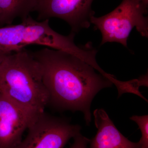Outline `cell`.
Masks as SVG:
<instances>
[{
  "label": "cell",
  "mask_w": 148,
  "mask_h": 148,
  "mask_svg": "<svg viewBox=\"0 0 148 148\" xmlns=\"http://www.w3.org/2000/svg\"><path fill=\"white\" fill-rule=\"evenodd\" d=\"M12 53H8L5 52L2 50L0 49V64L3 61V60L7 56Z\"/></svg>",
  "instance_id": "cell-12"
},
{
  "label": "cell",
  "mask_w": 148,
  "mask_h": 148,
  "mask_svg": "<svg viewBox=\"0 0 148 148\" xmlns=\"http://www.w3.org/2000/svg\"><path fill=\"white\" fill-rule=\"evenodd\" d=\"M27 129L26 138L14 148H64L71 138L80 133L81 127L44 112Z\"/></svg>",
  "instance_id": "cell-5"
},
{
  "label": "cell",
  "mask_w": 148,
  "mask_h": 148,
  "mask_svg": "<svg viewBox=\"0 0 148 148\" xmlns=\"http://www.w3.org/2000/svg\"><path fill=\"white\" fill-rule=\"evenodd\" d=\"M93 116L98 130L90 148H142L139 141L132 142L121 133L104 110L96 109Z\"/></svg>",
  "instance_id": "cell-8"
},
{
  "label": "cell",
  "mask_w": 148,
  "mask_h": 148,
  "mask_svg": "<svg viewBox=\"0 0 148 148\" xmlns=\"http://www.w3.org/2000/svg\"><path fill=\"white\" fill-rule=\"evenodd\" d=\"M33 119L0 92V148H14Z\"/></svg>",
  "instance_id": "cell-7"
},
{
  "label": "cell",
  "mask_w": 148,
  "mask_h": 148,
  "mask_svg": "<svg viewBox=\"0 0 148 148\" xmlns=\"http://www.w3.org/2000/svg\"><path fill=\"white\" fill-rule=\"evenodd\" d=\"M140 3L145 8L147 9L148 5V0H136Z\"/></svg>",
  "instance_id": "cell-13"
},
{
  "label": "cell",
  "mask_w": 148,
  "mask_h": 148,
  "mask_svg": "<svg viewBox=\"0 0 148 148\" xmlns=\"http://www.w3.org/2000/svg\"><path fill=\"white\" fill-rule=\"evenodd\" d=\"M38 0H0V26L10 24L15 18L21 20L35 11Z\"/></svg>",
  "instance_id": "cell-9"
},
{
  "label": "cell",
  "mask_w": 148,
  "mask_h": 148,
  "mask_svg": "<svg viewBox=\"0 0 148 148\" xmlns=\"http://www.w3.org/2000/svg\"><path fill=\"white\" fill-rule=\"evenodd\" d=\"M147 9L136 0H123L110 13L101 16H93L90 22L102 36L101 45L107 42H117L125 47L130 32L136 28L143 37H148Z\"/></svg>",
  "instance_id": "cell-4"
},
{
  "label": "cell",
  "mask_w": 148,
  "mask_h": 148,
  "mask_svg": "<svg viewBox=\"0 0 148 148\" xmlns=\"http://www.w3.org/2000/svg\"><path fill=\"white\" fill-rule=\"evenodd\" d=\"M17 25L0 28V49L8 53L20 51L27 46L36 45L63 51L78 57L90 65L96 62L97 51L90 43L83 46L74 42L75 34L63 36L53 30L49 20L37 21L29 16Z\"/></svg>",
  "instance_id": "cell-3"
},
{
  "label": "cell",
  "mask_w": 148,
  "mask_h": 148,
  "mask_svg": "<svg viewBox=\"0 0 148 148\" xmlns=\"http://www.w3.org/2000/svg\"><path fill=\"white\" fill-rule=\"evenodd\" d=\"M94 0H38L35 11L39 20L57 18L69 24L76 34L88 29L95 12L91 6Z\"/></svg>",
  "instance_id": "cell-6"
},
{
  "label": "cell",
  "mask_w": 148,
  "mask_h": 148,
  "mask_svg": "<svg viewBox=\"0 0 148 148\" xmlns=\"http://www.w3.org/2000/svg\"><path fill=\"white\" fill-rule=\"evenodd\" d=\"M130 119L138 125L142 133V137L139 142L142 148H148V116H133Z\"/></svg>",
  "instance_id": "cell-10"
},
{
  "label": "cell",
  "mask_w": 148,
  "mask_h": 148,
  "mask_svg": "<svg viewBox=\"0 0 148 148\" xmlns=\"http://www.w3.org/2000/svg\"><path fill=\"white\" fill-rule=\"evenodd\" d=\"M74 142L70 148H87L90 140L79 133L73 138Z\"/></svg>",
  "instance_id": "cell-11"
},
{
  "label": "cell",
  "mask_w": 148,
  "mask_h": 148,
  "mask_svg": "<svg viewBox=\"0 0 148 148\" xmlns=\"http://www.w3.org/2000/svg\"><path fill=\"white\" fill-rule=\"evenodd\" d=\"M39 65L49 103L58 109L82 112L87 125L95 95L113 84L78 57L63 51L45 48L31 52Z\"/></svg>",
  "instance_id": "cell-1"
},
{
  "label": "cell",
  "mask_w": 148,
  "mask_h": 148,
  "mask_svg": "<svg viewBox=\"0 0 148 148\" xmlns=\"http://www.w3.org/2000/svg\"><path fill=\"white\" fill-rule=\"evenodd\" d=\"M0 92L33 119L45 112L49 97L31 51L10 53L0 64Z\"/></svg>",
  "instance_id": "cell-2"
}]
</instances>
